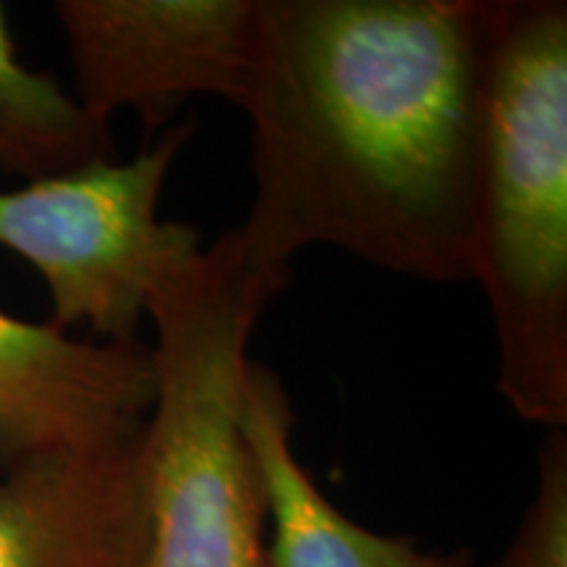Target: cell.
<instances>
[{"label": "cell", "instance_id": "obj_1", "mask_svg": "<svg viewBox=\"0 0 567 567\" xmlns=\"http://www.w3.org/2000/svg\"><path fill=\"white\" fill-rule=\"evenodd\" d=\"M486 34L488 0H258L245 243L471 279Z\"/></svg>", "mask_w": 567, "mask_h": 567}, {"label": "cell", "instance_id": "obj_2", "mask_svg": "<svg viewBox=\"0 0 567 567\" xmlns=\"http://www.w3.org/2000/svg\"><path fill=\"white\" fill-rule=\"evenodd\" d=\"M289 281V266L229 229L155 289V402L140 436L151 534L137 567H271L239 392L255 326Z\"/></svg>", "mask_w": 567, "mask_h": 567}, {"label": "cell", "instance_id": "obj_3", "mask_svg": "<svg viewBox=\"0 0 567 567\" xmlns=\"http://www.w3.org/2000/svg\"><path fill=\"white\" fill-rule=\"evenodd\" d=\"M471 279L513 413L567 429V3L488 0Z\"/></svg>", "mask_w": 567, "mask_h": 567}, {"label": "cell", "instance_id": "obj_4", "mask_svg": "<svg viewBox=\"0 0 567 567\" xmlns=\"http://www.w3.org/2000/svg\"><path fill=\"white\" fill-rule=\"evenodd\" d=\"M189 137L193 122L174 124L132 161H97L0 193V247L42 276L61 331L90 326L105 342L140 344L158 284L200 255L195 226L158 216Z\"/></svg>", "mask_w": 567, "mask_h": 567}, {"label": "cell", "instance_id": "obj_5", "mask_svg": "<svg viewBox=\"0 0 567 567\" xmlns=\"http://www.w3.org/2000/svg\"><path fill=\"white\" fill-rule=\"evenodd\" d=\"M74 97L111 124L122 109L158 130L195 95L243 109L258 0H55Z\"/></svg>", "mask_w": 567, "mask_h": 567}, {"label": "cell", "instance_id": "obj_6", "mask_svg": "<svg viewBox=\"0 0 567 567\" xmlns=\"http://www.w3.org/2000/svg\"><path fill=\"white\" fill-rule=\"evenodd\" d=\"M153 402L151 347L84 342L0 310V473L137 434Z\"/></svg>", "mask_w": 567, "mask_h": 567}, {"label": "cell", "instance_id": "obj_7", "mask_svg": "<svg viewBox=\"0 0 567 567\" xmlns=\"http://www.w3.org/2000/svg\"><path fill=\"white\" fill-rule=\"evenodd\" d=\"M140 436L0 473V567H137L151 534Z\"/></svg>", "mask_w": 567, "mask_h": 567}, {"label": "cell", "instance_id": "obj_8", "mask_svg": "<svg viewBox=\"0 0 567 567\" xmlns=\"http://www.w3.org/2000/svg\"><path fill=\"white\" fill-rule=\"evenodd\" d=\"M239 421L258 463L271 520V567H471L467 549L429 551L408 534H379L331 505L295 455V410L281 379L250 360Z\"/></svg>", "mask_w": 567, "mask_h": 567}, {"label": "cell", "instance_id": "obj_9", "mask_svg": "<svg viewBox=\"0 0 567 567\" xmlns=\"http://www.w3.org/2000/svg\"><path fill=\"white\" fill-rule=\"evenodd\" d=\"M118 158L109 122L55 76L27 69L0 3V172L34 182Z\"/></svg>", "mask_w": 567, "mask_h": 567}, {"label": "cell", "instance_id": "obj_10", "mask_svg": "<svg viewBox=\"0 0 567 567\" xmlns=\"http://www.w3.org/2000/svg\"><path fill=\"white\" fill-rule=\"evenodd\" d=\"M486 567H567V434L538 446L536 488L507 549Z\"/></svg>", "mask_w": 567, "mask_h": 567}, {"label": "cell", "instance_id": "obj_11", "mask_svg": "<svg viewBox=\"0 0 567 567\" xmlns=\"http://www.w3.org/2000/svg\"><path fill=\"white\" fill-rule=\"evenodd\" d=\"M471 567H473V565H471Z\"/></svg>", "mask_w": 567, "mask_h": 567}]
</instances>
